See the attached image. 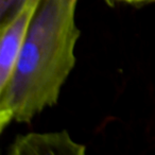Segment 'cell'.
Here are the masks:
<instances>
[{
    "label": "cell",
    "mask_w": 155,
    "mask_h": 155,
    "mask_svg": "<svg viewBox=\"0 0 155 155\" xmlns=\"http://www.w3.org/2000/svg\"><path fill=\"white\" fill-rule=\"evenodd\" d=\"M77 2L39 0L11 78L0 91L1 131L13 120L29 123L56 104L75 64Z\"/></svg>",
    "instance_id": "cell-1"
},
{
    "label": "cell",
    "mask_w": 155,
    "mask_h": 155,
    "mask_svg": "<svg viewBox=\"0 0 155 155\" xmlns=\"http://www.w3.org/2000/svg\"><path fill=\"white\" fill-rule=\"evenodd\" d=\"M39 0H26L12 19L0 25V91L7 85Z\"/></svg>",
    "instance_id": "cell-2"
},
{
    "label": "cell",
    "mask_w": 155,
    "mask_h": 155,
    "mask_svg": "<svg viewBox=\"0 0 155 155\" xmlns=\"http://www.w3.org/2000/svg\"><path fill=\"white\" fill-rule=\"evenodd\" d=\"M84 152L85 147L73 141L66 131L17 136L10 149L12 155H82Z\"/></svg>",
    "instance_id": "cell-3"
},
{
    "label": "cell",
    "mask_w": 155,
    "mask_h": 155,
    "mask_svg": "<svg viewBox=\"0 0 155 155\" xmlns=\"http://www.w3.org/2000/svg\"><path fill=\"white\" fill-rule=\"evenodd\" d=\"M26 0H0V21L5 24L16 15Z\"/></svg>",
    "instance_id": "cell-4"
},
{
    "label": "cell",
    "mask_w": 155,
    "mask_h": 155,
    "mask_svg": "<svg viewBox=\"0 0 155 155\" xmlns=\"http://www.w3.org/2000/svg\"><path fill=\"white\" fill-rule=\"evenodd\" d=\"M127 3H144V2H155V0H119Z\"/></svg>",
    "instance_id": "cell-5"
}]
</instances>
